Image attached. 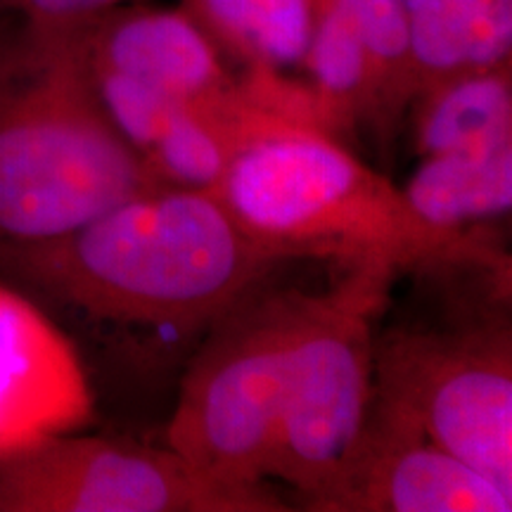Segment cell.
<instances>
[{
	"label": "cell",
	"mask_w": 512,
	"mask_h": 512,
	"mask_svg": "<svg viewBox=\"0 0 512 512\" xmlns=\"http://www.w3.org/2000/svg\"><path fill=\"white\" fill-rule=\"evenodd\" d=\"M280 261L214 192L169 185L60 238L0 242V271L55 302L110 323L181 332L214 323Z\"/></svg>",
	"instance_id": "obj_1"
},
{
	"label": "cell",
	"mask_w": 512,
	"mask_h": 512,
	"mask_svg": "<svg viewBox=\"0 0 512 512\" xmlns=\"http://www.w3.org/2000/svg\"><path fill=\"white\" fill-rule=\"evenodd\" d=\"M214 46L247 69L302 67L316 0H181Z\"/></svg>",
	"instance_id": "obj_15"
},
{
	"label": "cell",
	"mask_w": 512,
	"mask_h": 512,
	"mask_svg": "<svg viewBox=\"0 0 512 512\" xmlns=\"http://www.w3.org/2000/svg\"><path fill=\"white\" fill-rule=\"evenodd\" d=\"M309 299L256 285L211 323L181 382L164 446L221 482L268 484Z\"/></svg>",
	"instance_id": "obj_4"
},
{
	"label": "cell",
	"mask_w": 512,
	"mask_h": 512,
	"mask_svg": "<svg viewBox=\"0 0 512 512\" xmlns=\"http://www.w3.org/2000/svg\"><path fill=\"white\" fill-rule=\"evenodd\" d=\"M268 484L214 479L169 446L60 434L0 458V512H285Z\"/></svg>",
	"instance_id": "obj_7"
},
{
	"label": "cell",
	"mask_w": 512,
	"mask_h": 512,
	"mask_svg": "<svg viewBox=\"0 0 512 512\" xmlns=\"http://www.w3.org/2000/svg\"><path fill=\"white\" fill-rule=\"evenodd\" d=\"M415 95L446 76L512 62V0H403Z\"/></svg>",
	"instance_id": "obj_11"
},
{
	"label": "cell",
	"mask_w": 512,
	"mask_h": 512,
	"mask_svg": "<svg viewBox=\"0 0 512 512\" xmlns=\"http://www.w3.org/2000/svg\"><path fill=\"white\" fill-rule=\"evenodd\" d=\"M366 41L380 76L387 136L415 98V79L403 0H332Z\"/></svg>",
	"instance_id": "obj_16"
},
{
	"label": "cell",
	"mask_w": 512,
	"mask_h": 512,
	"mask_svg": "<svg viewBox=\"0 0 512 512\" xmlns=\"http://www.w3.org/2000/svg\"><path fill=\"white\" fill-rule=\"evenodd\" d=\"M411 105L420 157L508 138L512 136V62L434 81L415 95Z\"/></svg>",
	"instance_id": "obj_13"
},
{
	"label": "cell",
	"mask_w": 512,
	"mask_h": 512,
	"mask_svg": "<svg viewBox=\"0 0 512 512\" xmlns=\"http://www.w3.org/2000/svg\"><path fill=\"white\" fill-rule=\"evenodd\" d=\"M290 503L309 512H510L512 494L373 401L335 470Z\"/></svg>",
	"instance_id": "obj_8"
},
{
	"label": "cell",
	"mask_w": 512,
	"mask_h": 512,
	"mask_svg": "<svg viewBox=\"0 0 512 512\" xmlns=\"http://www.w3.org/2000/svg\"><path fill=\"white\" fill-rule=\"evenodd\" d=\"M159 185L100 105L76 38L0 22V242L60 238Z\"/></svg>",
	"instance_id": "obj_3"
},
{
	"label": "cell",
	"mask_w": 512,
	"mask_h": 512,
	"mask_svg": "<svg viewBox=\"0 0 512 512\" xmlns=\"http://www.w3.org/2000/svg\"><path fill=\"white\" fill-rule=\"evenodd\" d=\"M128 0H0L31 34L43 38H76L102 15Z\"/></svg>",
	"instance_id": "obj_17"
},
{
	"label": "cell",
	"mask_w": 512,
	"mask_h": 512,
	"mask_svg": "<svg viewBox=\"0 0 512 512\" xmlns=\"http://www.w3.org/2000/svg\"><path fill=\"white\" fill-rule=\"evenodd\" d=\"M373 401L512 494L508 320L375 335Z\"/></svg>",
	"instance_id": "obj_5"
},
{
	"label": "cell",
	"mask_w": 512,
	"mask_h": 512,
	"mask_svg": "<svg viewBox=\"0 0 512 512\" xmlns=\"http://www.w3.org/2000/svg\"><path fill=\"white\" fill-rule=\"evenodd\" d=\"M93 418V384L72 339L0 285V458L86 430Z\"/></svg>",
	"instance_id": "obj_9"
},
{
	"label": "cell",
	"mask_w": 512,
	"mask_h": 512,
	"mask_svg": "<svg viewBox=\"0 0 512 512\" xmlns=\"http://www.w3.org/2000/svg\"><path fill=\"white\" fill-rule=\"evenodd\" d=\"M415 214L437 228L475 230L512 209V136L420 157L401 185Z\"/></svg>",
	"instance_id": "obj_12"
},
{
	"label": "cell",
	"mask_w": 512,
	"mask_h": 512,
	"mask_svg": "<svg viewBox=\"0 0 512 512\" xmlns=\"http://www.w3.org/2000/svg\"><path fill=\"white\" fill-rule=\"evenodd\" d=\"M302 67L318 95L330 133L366 121L387 136L380 76L366 41L347 12L332 0H316V22Z\"/></svg>",
	"instance_id": "obj_14"
},
{
	"label": "cell",
	"mask_w": 512,
	"mask_h": 512,
	"mask_svg": "<svg viewBox=\"0 0 512 512\" xmlns=\"http://www.w3.org/2000/svg\"><path fill=\"white\" fill-rule=\"evenodd\" d=\"M384 261L347 266L328 292L311 294L294 344L290 382L268 479L311 491L335 470L373 403L375 323L396 280Z\"/></svg>",
	"instance_id": "obj_6"
},
{
	"label": "cell",
	"mask_w": 512,
	"mask_h": 512,
	"mask_svg": "<svg viewBox=\"0 0 512 512\" xmlns=\"http://www.w3.org/2000/svg\"><path fill=\"white\" fill-rule=\"evenodd\" d=\"M214 195L254 240L285 259L313 256L344 266L384 261L399 273L508 266L475 230L420 219L401 185L363 164L335 136L259 105Z\"/></svg>",
	"instance_id": "obj_2"
},
{
	"label": "cell",
	"mask_w": 512,
	"mask_h": 512,
	"mask_svg": "<svg viewBox=\"0 0 512 512\" xmlns=\"http://www.w3.org/2000/svg\"><path fill=\"white\" fill-rule=\"evenodd\" d=\"M91 72H110L181 105L219 107L240 95L223 53L183 8H121L76 36Z\"/></svg>",
	"instance_id": "obj_10"
}]
</instances>
